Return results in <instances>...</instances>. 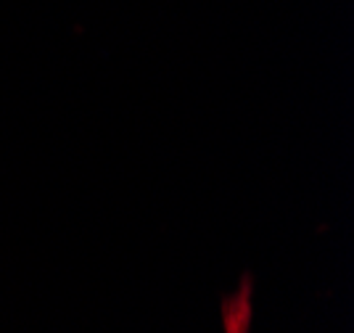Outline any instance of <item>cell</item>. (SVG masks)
I'll list each match as a JSON object with an SVG mask.
<instances>
[]
</instances>
